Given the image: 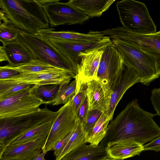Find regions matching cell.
<instances>
[{
    "instance_id": "cell-41",
    "label": "cell",
    "mask_w": 160,
    "mask_h": 160,
    "mask_svg": "<svg viewBox=\"0 0 160 160\" xmlns=\"http://www.w3.org/2000/svg\"><path fill=\"white\" fill-rule=\"evenodd\" d=\"M103 160H116V159H113L108 158L107 159H106Z\"/></svg>"
},
{
    "instance_id": "cell-4",
    "label": "cell",
    "mask_w": 160,
    "mask_h": 160,
    "mask_svg": "<svg viewBox=\"0 0 160 160\" xmlns=\"http://www.w3.org/2000/svg\"><path fill=\"white\" fill-rule=\"evenodd\" d=\"M103 51L95 80L101 85L110 105L111 94L120 83L124 62L112 42Z\"/></svg>"
},
{
    "instance_id": "cell-27",
    "label": "cell",
    "mask_w": 160,
    "mask_h": 160,
    "mask_svg": "<svg viewBox=\"0 0 160 160\" xmlns=\"http://www.w3.org/2000/svg\"><path fill=\"white\" fill-rule=\"evenodd\" d=\"M59 85L49 84L35 85L31 89L30 92L34 96L42 100L43 104H47L56 95Z\"/></svg>"
},
{
    "instance_id": "cell-39",
    "label": "cell",
    "mask_w": 160,
    "mask_h": 160,
    "mask_svg": "<svg viewBox=\"0 0 160 160\" xmlns=\"http://www.w3.org/2000/svg\"><path fill=\"white\" fill-rule=\"evenodd\" d=\"M47 152H42L37 155L35 157L30 160H45V156Z\"/></svg>"
},
{
    "instance_id": "cell-24",
    "label": "cell",
    "mask_w": 160,
    "mask_h": 160,
    "mask_svg": "<svg viewBox=\"0 0 160 160\" xmlns=\"http://www.w3.org/2000/svg\"><path fill=\"white\" fill-rule=\"evenodd\" d=\"M53 120L42 123L25 132L14 139L9 145L37 138H47L52 127Z\"/></svg>"
},
{
    "instance_id": "cell-31",
    "label": "cell",
    "mask_w": 160,
    "mask_h": 160,
    "mask_svg": "<svg viewBox=\"0 0 160 160\" xmlns=\"http://www.w3.org/2000/svg\"><path fill=\"white\" fill-rule=\"evenodd\" d=\"M8 23L0 22V41L3 45L16 39L20 31Z\"/></svg>"
},
{
    "instance_id": "cell-38",
    "label": "cell",
    "mask_w": 160,
    "mask_h": 160,
    "mask_svg": "<svg viewBox=\"0 0 160 160\" xmlns=\"http://www.w3.org/2000/svg\"><path fill=\"white\" fill-rule=\"evenodd\" d=\"M4 61H8V59L6 52L2 46L0 47V62Z\"/></svg>"
},
{
    "instance_id": "cell-20",
    "label": "cell",
    "mask_w": 160,
    "mask_h": 160,
    "mask_svg": "<svg viewBox=\"0 0 160 160\" xmlns=\"http://www.w3.org/2000/svg\"><path fill=\"white\" fill-rule=\"evenodd\" d=\"M54 29L48 28L39 31L38 34L46 39H62L84 42H94L101 40L105 36L88 32L87 34L73 31H55Z\"/></svg>"
},
{
    "instance_id": "cell-18",
    "label": "cell",
    "mask_w": 160,
    "mask_h": 160,
    "mask_svg": "<svg viewBox=\"0 0 160 160\" xmlns=\"http://www.w3.org/2000/svg\"><path fill=\"white\" fill-rule=\"evenodd\" d=\"M106 148L109 158L118 160L139 155L144 150L143 145L126 140L110 142Z\"/></svg>"
},
{
    "instance_id": "cell-30",
    "label": "cell",
    "mask_w": 160,
    "mask_h": 160,
    "mask_svg": "<svg viewBox=\"0 0 160 160\" xmlns=\"http://www.w3.org/2000/svg\"><path fill=\"white\" fill-rule=\"evenodd\" d=\"M87 84L88 82H82L77 81V88L76 93L71 100L72 109L76 117L79 108L87 95Z\"/></svg>"
},
{
    "instance_id": "cell-40",
    "label": "cell",
    "mask_w": 160,
    "mask_h": 160,
    "mask_svg": "<svg viewBox=\"0 0 160 160\" xmlns=\"http://www.w3.org/2000/svg\"><path fill=\"white\" fill-rule=\"evenodd\" d=\"M0 160H30L28 159H18V158H0Z\"/></svg>"
},
{
    "instance_id": "cell-1",
    "label": "cell",
    "mask_w": 160,
    "mask_h": 160,
    "mask_svg": "<svg viewBox=\"0 0 160 160\" xmlns=\"http://www.w3.org/2000/svg\"><path fill=\"white\" fill-rule=\"evenodd\" d=\"M157 114L144 111L134 99L109 124L99 144L106 148L110 143L126 140L143 145L160 136V128L153 119Z\"/></svg>"
},
{
    "instance_id": "cell-23",
    "label": "cell",
    "mask_w": 160,
    "mask_h": 160,
    "mask_svg": "<svg viewBox=\"0 0 160 160\" xmlns=\"http://www.w3.org/2000/svg\"><path fill=\"white\" fill-rule=\"evenodd\" d=\"M86 143L82 125L78 122L73 129L67 142L55 156V160H61L68 153L78 146Z\"/></svg>"
},
{
    "instance_id": "cell-12",
    "label": "cell",
    "mask_w": 160,
    "mask_h": 160,
    "mask_svg": "<svg viewBox=\"0 0 160 160\" xmlns=\"http://www.w3.org/2000/svg\"><path fill=\"white\" fill-rule=\"evenodd\" d=\"M46 40L69 60L76 74L80 53L93 49L102 48L112 43V40L106 36L100 40L92 42L53 39Z\"/></svg>"
},
{
    "instance_id": "cell-13",
    "label": "cell",
    "mask_w": 160,
    "mask_h": 160,
    "mask_svg": "<svg viewBox=\"0 0 160 160\" xmlns=\"http://www.w3.org/2000/svg\"><path fill=\"white\" fill-rule=\"evenodd\" d=\"M74 73L62 69L33 73L20 74L16 76L2 80L14 83H27L37 85L69 84Z\"/></svg>"
},
{
    "instance_id": "cell-19",
    "label": "cell",
    "mask_w": 160,
    "mask_h": 160,
    "mask_svg": "<svg viewBox=\"0 0 160 160\" xmlns=\"http://www.w3.org/2000/svg\"><path fill=\"white\" fill-rule=\"evenodd\" d=\"M109 158L106 148L99 144H85L72 150L62 160H103Z\"/></svg>"
},
{
    "instance_id": "cell-28",
    "label": "cell",
    "mask_w": 160,
    "mask_h": 160,
    "mask_svg": "<svg viewBox=\"0 0 160 160\" xmlns=\"http://www.w3.org/2000/svg\"><path fill=\"white\" fill-rule=\"evenodd\" d=\"M8 68L16 70L21 74L33 73L48 72L60 69L38 60H34L28 63Z\"/></svg>"
},
{
    "instance_id": "cell-37",
    "label": "cell",
    "mask_w": 160,
    "mask_h": 160,
    "mask_svg": "<svg viewBox=\"0 0 160 160\" xmlns=\"http://www.w3.org/2000/svg\"><path fill=\"white\" fill-rule=\"evenodd\" d=\"M72 131L67 136L58 142L53 146L52 150L54 151V154L55 156L59 152L69 139L71 135Z\"/></svg>"
},
{
    "instance_id": "cell-5",
    "label": "cell",
    "mask_w": 160,
    "mask_h": 160,
    "mask_svg": "<svg viewBox=\"0 0 160 160\" xmlns=\"http://www.w3.org/2000/svg\"><path fill=\"white\" fill-rule=\"evenodd\" d=\"M116 7L122 26L137 33L156 32V26L146 5L134 0L118 1Z\"/></svg>"
},
{
    "instance_id": "cell-14",
    "label": "cell",
    "mask_w": 160,
    "mask_h": 160,
    "mask_svg": "<svg viewBox=\"0 0 160 160\" xmlns=\"http://www.w3.org/2000/svg\"><path fill=\"white\" fill-rule=\"evenodd\" d=\"M103 51L102 48L92 49L79 53L75 78L77 81L87 83L95 79Z\"/></svg>"
},
{
    "instance_id": "cell-6",
    "label": "cell",
    "mask_w": 160,
    "mask_h": 160,
    "mask_svg": "<svg viewBox=\"0 0 160 160\" xmlns=\"http://www.w3.org/2000/svg\"><path fill=\"white\" fill-rule=\"evenodd\" d=\"M112 40L114 46L122 54L124 62L137 72L142 84L149 85L159 77L160 75L156 71L155 59L153 56L137 46L118 39Z\"/></svg>"
},
{
    "instance_id": "cell-35",
    "label": "cell",
    "mask_w": 160,
    "mask_h": 160,
    "mask_svg": "<svg viewBox=\"0 0 160 160\" xmlns=\"http://www.w3.org/2000/svg\"><path fill=\"white\" fill-rule=\"evenodd\" d=\"M21 74L19 72L5 66L0 67V80L12 78Z\"/></svg>"
},
{
    "instance_id": "cell-15",
    "label": "cell",
    "mask_w": 160,
    "mask_h": 160,
    "mask_svg": "<svg viewBox=\"0 0 160 160\" xmlns=\"http://www.w3.org/2000/svg\"><path fill=\"white\" fill-rule=\"evenodd\" d=\"M138 82H140V78L137 72L124 62L120 83L111 94L108 110L104 114L110 121L112 120L115 108L124 93L130 88Z\"/></svg>"
},
{
    "instance_id": "cell-7",
    "label": "cell",
    "mask_w": 160,
    "mask_h": 160,
    "mask_svg": "<svg viewBox=\"0 0 160 160\" xmlns=\"http://www.w3.org/2000/svg\"><path fill=\"white\" fill-rule=\"evenodd\" d=\"M18 38L30 50L36 60L56 68L76 73L69 60L48 40L38 34L20 30Z\"/></svg>"
},
{
    "instance_id": "cell-29",
    "label": "cell",
    "mask_w": 160,
    "mask_h": 160,
    "mask_svg": "<svg viewBox=\"0 0 160 160\" xmlns=\"http://www.w3.org/2000/svg\"><path fill=\"white\" fill-rule=\"evenodd\" d=\"M35 85L14 83L0 80V100L12 96L20 92L29 90Z\"/></svg>"
},
{
    "instance_id": "cell-3",
    "label": "cell",
    "mask_w": 160,
    "mask_h": 160,
    "mask_svg": "<svg viewBox=\"0 0 160 160\" xmlns=\"http://www.w3.org/2000/svg\"><path fill=\"white\" fill-rule=\"evenodd\" d=\"M57 112L47 107L28 113L0 119V156L15 138L42 123L53 120Z\"/></svg>"
},
{
    "instance_id": "cell-17",
    "label": "cell",
    "mask_w": 160,
    "mask_h": 160,
    "mask_svg": "<svg viewBox=\"0 0 160 160\" xmlns=\"http://www.w3.org/2000/svg\"><path fill=\"white\" fill-rule=\"evenodd\" d=\"M8 64L13 67L26 64L36 60L34 56L18 38L15 40L3 45Z\"/></svg>"
},
{
    "instance_id": "cell-21",
    "label": "cell",
    "mask_w": 160,
    "mask_h": 160,
    "mask_svg": "<svg viewBox=\"0 0 160 160\" xmlns=\"http://www.w3.org/2000/svg\"><path fill=\"white\" fill-rule=\"evenodd\" d=\"M87 96L89 110L97 109L105 114L108 110L109 104L100 84L95 80L88 82Z\"/></svg>"
},
{
    "instance_id": "cell-34",
    "label": "cell",
    "mask_w": 160,
    "mask_h": 160,
    "mask_svg": "<svg viewBox=\"0 0 160 160\" xmlns=\"http://www.w3.org/2000/svg\"><path fill=\"white\" fill-rule=\"evenodd\" d=\"M151 100L157 115L160 116V88L152 90Z\"/></svg>"
},
{
    "instance_id": "cell-11",
    "label": "cell",
    "mask_w": 160,
    "mask_h": 160,
    "mask_svg": "<svg viewBox=\"0 0 160 160\" xmlns=\"http://www.w3.org/2000/svg\"><path fill=\"white\" fill-rule=\"evenodd\" d=\"M31 89L0 100V119L26 114L38 109L43 102L31 93Z\"/></svg>"
},
{
    "instance_id": "cell-33",
    "label": "cell",
    "mask_w": 160,
    "mask_h": 160,
    "mask_svg": "<svg viewBox=\"0 0 160 160\" xmlns=\"http://www.w3.org/2000/svg\"><path fill=\"white\" fill-rule=\"evenodd\" d=\"M89 111V105L87 94L79 108L77 116L78 120L81 124H82L85 120Z\"/></svg>"
},
{
    "instance_id": "cell-2",
    "label": "cell",
    "mask_w": 160,
    "mask_h": 160,
    "mask_svg": "<svg viewBox=\"0 0 160 160\" xmlns=\"http://www.w3.org/2000/svg\"><path fill=\"white\" fill-rule=\"evenodd\" d=\"M0 19L29 33L49 28L42 5L37 0H0Z\"/></svg>"
},
{
    "instance_id": "cell-22",
    "label": "cell",
    "mask_w": 160,
    "mask_h": 160,
    "mask_svg": "<svg viewBox=\"0 0 160 160\" xmlns=\"http://www.w3.org/2000/svg\"><path fill=\"white\" fill-rule=\"evenodd\" d=\"M115 0H70L69 3L90 17H99L107 10Z\"/></svg>"
},
{
    "instance_id": "cell-26",
    "label": "cell",
    "mask_w": 160,
    "mask_h": 160,
    "mask_svg": "<svg viewBox=\"0 0 160 160\" xmlns=\"http://www.w3.org/2000/svg\"><path fill=\"white\" fill-rule=\"evenodd\" d=\"M77 88V81L75 78L69 84H64L60 85L56 95L53 99L48 103L47 104L54 106L66 104L75 95Z\"/></svg>"
},
{
    "instance_id": "cell-25",
    "label": "cell",
    "mask_w": 160,
    "mask_h": 160,
    "mask_svg": "<svg viewBox=\"0 0 160 160\" xmlns=\"http://www.w3.org/2000/svg\"><path fill=\"white\" fill-rule=\"evenodd\" d=\"M110 120L102 113L91 132L85 137L86 143L98 145L105 136Z\"/></svg>"
},
{
    "instance_id": "cell-8",
    "label": "cell",
    "mask_w": 160,
    "mask_h": 160,
    "mask_svg": "<svg viewBox=\"0 0 160 160\" xmlns=\"http://www.w3.org/2000/svg\"><path fill=\"white\" fill-rule=\"evenodd\" d=\"M99 33L112 40L118 39L137 46L143 51L152 55L155 59L157 73L160 75V30L152 34H139L122 26L100 31Z\"/></svg>"
},
{
    "instance_id": "cell-16",
    "label": "cell",
    "mask_w": 160,
    "mask_h": 160,
    "mask_svg": "<svg viewBox=\"0 0 160 160\" xmlns=\"http://www.w3.org/2000/svg\"><path fill=\"white\" fill-rule=\"evenodd\" d=\"M47 138L10 145L4 149L0 158L28 159L31 160L41 152Z\"/></svg>"
},
{
    "instance_id": "cell-10",
    "label": "cell",
    "mask_w": 160,
    "mask_h": 160,
    "mask_svg": "<svg viewBox=\"0 0 160 160\" xmlns=\"http://www.w3.org/2000/svg\"><path fill=\"white\" fill-rule=\"evenodd\" d=\"M78 121L73 112L71 100L57 111L45 142L42 148V152L52 150L54 145L73 130Z\"/></svg>"
},
{
    "instance_id": "cell-32",
    "label": "cell",
    "mask_w": 160,
    "mask_h": 160,
    "mask_svg": "<svg viewBox=\"0 0 160 160\" xmlns=\"http://www.w3.org/2000/svg\"><path fill=\"white\" fill-rule=\"evenodd\" d=\"M102 113L97 109L89 111L85 120L81 124L85 137L92 131Z\"/></svg>"
},
{
    "instance_id": "cell-9",
    "label": "cell",
    "mask_w": 160,
    "mask_h": 160,
    "mask_svg": "<svg viewBox=\"0 0 160 160\" xmlns=\"http://www.w3.org/2000/svg\"><path fill=\"white\" fill-rule=\"evenodd\" d=\"M42 5L50 27L63 25L81 24L90 17L71 5L60 0H38Z\"/></svg>"
},
{
    "instance_id": "cell-36",
    "label": "cell",
    "mask_w": 160,
    "mask_h": 160,
    "mask_svg": "<svg viewBox=\"0 0 160 160\" xmlns=\"http://www.w3.org/2000/svg\"><path fill=\"white\" fill-rule=\"evenodd\" d=\"M144 150H153L156 152L160 151V136L143 145Z\"/></svg>"
}]
</instances>
